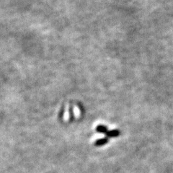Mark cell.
Here are the masks:
<instances>
[{
    "label": "cell",
    "mask_w": 173,
    "mask_h": 173,
    "mask_svg": "<svg viewBox=\"0 0 173 173\" xmlns=\"http://www.w3.org/2000/svg\"><path fill=\"white\" fill-rule=\"evenodd\" d=\"M96 130H97V132H99V133H105V134H106V133L108 131V130H107V127H106L105 125H97V128H96Z\"/></svg>",
    "instance_id": "cell-3"
},
{
    "label": "cell",
    "mask_w": 173,
    "mask_h": 173,
    "mask_svg": "<svg viewBox=\"0 0 173 173\" xmlns=\"http://www.w3.org/2000/svg\"><path fill=\"white\" fill-rule=\"evenodd\" d=\"M108 142V139L107 138H100V139L97 140V141L94 142V146H101L105 145V143H107Z\"/></svg>",
    "instance_id": "cell-2"
},
{
    "label": "cell",
    "mask_w": 173,
    "mask_h": 173,
    "mask_svg": "<svg viewBox=\"0 0 173 173\" xmlns=\"http://www.w3.org/2000/svg\"><path fill=\"white\" fill-rule=\"evenodd\" d=\"M119 135H120V131L117 129L109 130V131L106 133V136L107 137H110V138H111V137H117Z\"/></svg>",
    "instance_id": "cell-1"
}]
</instances>
